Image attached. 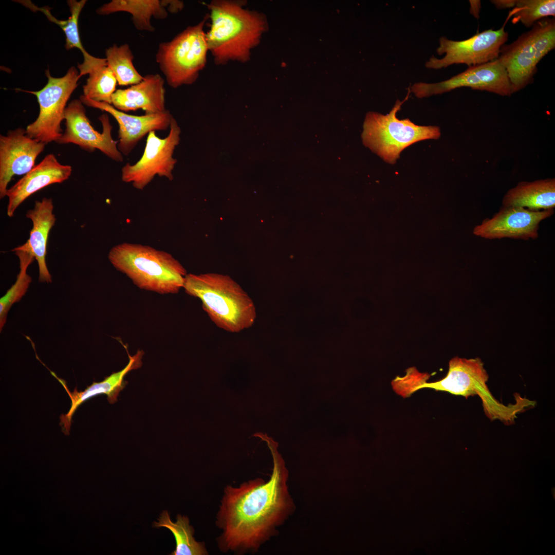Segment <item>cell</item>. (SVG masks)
Wrapping results in <instances>:
<instances>
[{"label": "cell", "mask_w": 555, "mask_h": 555, "mask_svg": "<svg viewBox=\"0 0 555 555\" xmlns=\"http://www.w3.org/2000/svg\"><path fill=\"white\" fill-rule=\"evenodd\" d=\"M261 438L272 456V473L267 482L257 477L225 487L215 520L221 531L217 545L224 553H255L278 533L295 508L288 491V472L276 447L272 440Z\"/></svg>", "instance_id": "6da1fadb"}, {"label": "cell", "mask_w": 555, "mask_h": 555, "mask_svg": "<svg viewBox=\"0 0 555 555\" xmlns=\"http://www.w3.org/2000/svg\"><path fill=\"white\" fill-rule=\"evenodd\" d=\"M208 7L211 24L206 39L216 63L249 60L265 30L263 15L239 2L214 1Z\"/></svg>", "instance_id": "7a4b0ae2"}, {"label": "cell", "mask_w": 555, "mask_h": 555, "mask_svg": "<svg viewBox=\"0 0 555 555\" xmlns=\"http://www.w3.org/2000/svg\"><path fill=\"white\" fill-rule=\"evenodd\" d=\"M183 288L199 299L211 321L233 333L251 327L256 317L254 302L230 276L215 273L187 274Z\"/></svg>", "instance_id": "3957f363"}, {"label": "cell", "mask_w": 555, "mask_h": 555, "mask_svg": "<svg viewBox=\"0 0 555 555\" xmlns=\"http://www.w3.org/2000/svg\"><path fill=\"white\" fill-rule=\"evenodd\" d=\"M108 258L117 270L141 289L166 294L177 293L183 288L187 271L166 251L124 242L113 246Z\"/></svg>", "instance_id": "277c9868"}, {"label": "cell", "mask_w": 555, "mask_h": 555, "mask_svg": "<svg viewBox=\"0 0 555 555\" xmlns=\"http://www.w3.org/2000/svg\"><path fill=\"white\" fill-rule=\"evenodd\" d=\"M430 375L420 373L416 367L410 370L403 381V390L408 397L422 388L448 392L466 398L478 395L483 402L485 413L491 419L499 418L507 406L495 399L490 393L487 382L488 375L484 363L478 358L466 359L458 357L451 359L448 372L440 380L427 382Z\"/></svg>", "instance_id": "5b68a950"}, {"label": "cell", "mask_w": 555, "mask_h": 555, "mask_svg": "<svg viewBox=\"0 0 555 555\" xmlns=\"http://www.w3.org/2000/svg\"><path fill=\"white\" fill-rule=\"evenodd\" d=\"M397 100L386 115L371 112L366 115L362 134L364 144L385 162L394 164L401 152L406 147L419 141L437 139L440 131L436 126H420L409 119L400 120L397 113L409 98Z\"/></svg>", "instance_id": "8992f818"}, {"label": "cell", "mask_w": 555, "mask_h": 555, "mask_svg": "<svg viewBox=\"0 0 555 555\" xmlns=\"http://www.w3.org/2000/svg\"><path fill=\"white\" fill-rule=\"evenodd\" d=\"M207 18L159 44L156 61L170 87L192 84L205 67L209 51L203 29Z\"/></svg>", "instance_id": "52a82bcc"}, {"label": "cell", "mask_w": 555, "mask_h": 555, "mask_svg": "<svg viewBox=\"0 0 555 555\" xmlns=\"http://www.w3.org/2000/svg\"><path fill=\"white\" fill-rule=\"evenodd\" d=\"M555 47V21L548 17L536 22L514 42L503 45L498 60L504 66L512 94L532 83L536 66Z\"/></svg>", "instance_id": "ba28073f"}, {"label": "cell", "mask_w": 555, "mask_h": 555, "mask_svg": "<svg viewBox=\"0 0 555 555\" xmlns=\"http://www.w3.org/2000/svg\"><path fill=\"white\" fill-rule=\"evenodd\" d=\"M45 73L47 83L41 90H21L35 95L39 105V115L27 126L26 134L46 144L56 142L62 135L61 123L67 103L77 87L80 78L79 72L73 66L60 78L52 77L48 69Z\"/></svg>", "instance_id": "9c48e42d"}, {"label": "cell", "mask_w": 555, "mask_h": 555, "mask_svg": "<svg viewBox=\"0 0 555 555\" xmlns=\"http://www.w3.org/2000/svg\"><path fill=\"white\" fill-rule=\"evenodd\" d=\"M512 15L511 11L500 29L486 30L465 40L456 41L441 37L436 51L438 54L445 55L441 59L432 56L426 62L425 66L439 69L452 64H464L470 67L497 59L502 47L508 40L505 26Z\"/></svg>", "instance_id": "30bf717a"}, {"label": "cell", "mask_w": 555, "mask_h": 555, "mask_svg": "<svg viewBox=\"0 0 555 555\" xmlns=\"http://www.w3.org/2000/svg\"><path fill=\"white\" fill-rule=\"evenodd\" d=\"M168 135L161 138L155 131L150 132L146 141L143 153L139 160L134 164L129 163L121 169V179L126 183L143 190L156 175L172 180L176 160L173 155L180 140V129L173 118Z\"/></svg>", "instance_id": "8fae6325"}, {"label": "cell", "mask_w": 555, "mask_h": 555, "mask_svg": "<svg viewBox=\"0 0 555 555\" xmlns=\"http://www.w3.org/2000/svg\"><path fill=\"white\" fill-rule=\"evenodd\" d=\"M98 119L102 125V133L91 125L82 101L80 99L73 100L65 109V131L55 142L73 143L88 152L97 149L114 161H123V155L117 147L118 141L112 136L113 127L108 115L104 113Z\"/></svg>", "instance_id": "7c38bea8"}, {"label": "cell", "mask_w": 555, "mask_h": 555, "mask_svg": "<svg viewBox=\"0 0 555 555\" xmlns=\"http://www.w3.org/2000/svg\"><path fill=\"white\" fill-rule=\"evenodd\" d=\"M484 90L503 96L512 94L507 71L498 59L469 67L465 71L440 82L416 83L411 91L418 98L441 94L460 87Z\"/></svg>", "instance_id": "4fadbf2b"}, {"label": "cell", "mask_w": 555, "mask_h": 555, "mask_svg": "<svg viewBox=\"0 0 555 555\" xmlns=\"http://www.w3.org/2000/svg\"><path fill=\"white\" fill-rule=\"evenodd\" d=\"M554 209L532 211L517 207L503 206L491 218L474 227V235L487 239L509 238L535 239L540 223L550 217Z\"/></svg>", "instance_id": "5bb4252c"}, {"label": "cell", "mask_w": 555, "mask_h": 555, "mask_svg": "<svg viewBox=\"0 0 555 555\" xmlns=\"http://www.w3.org/2000/svg\"><path fill=\"white\" fill-rule=\"evenodd\" d=\"M46 144L29 136L21 127L0 135V198L6 195L13 176L25 175L34 166Z\"/></svg>", "instance_id": "9a60e30c"}, {"label": "cell", "mask_w": 555, "mask_h": 555, "mask_svg": "<svg viewBox=\"0 0 555 555\" xmlns=\"http://www.w3.org/2000/svg\"><path fill=\"white\" fill-rule=\"evenodd\" d=\"M80 100L84 105L105 112L116 119L119 125L117 147L120 153L125 156L146 134L152 131L167 130L173 118L168 110L160 113L136 116L120 111L112 104L90 100L83 95L80 96Z\"/></svg>", "instance_id": "2e32d148"}, {"label": "cell", "mask_w": 555, "mask_h": 555, "mask_svg": "<svg viewBox=\"0 0 555 555\" xmlns=\"http://www.w3.org/2000/svg\"><path fill=\"white\" fill-rule=\"evenodd\" d=\"M71 173L70 165L61 163L53 154L47 155L39 164L7 189L6 195L8 198L7 215L12 217L16 209L30 196L47 186L67 180Z\"/></svg>", "instance_id": "e0dca14e"}, {"label": "cell", "mask_w": 555, "mask_h": 555, "mask_svg": "<svg viewBox=\"0 0 555 555\" xmlns=\"http://www.w3.org/2000/svg\"><path fill=\"white\" fill-rule=\"evenodd\" d=\"M128 355L129 361L123 369L112 373L101 382H93L83 391L79 392L77 388H75L73 392H70L64 380L58 378L53 372H50L63 385L71 401V406L67 413L62 414L60 417V425L64 434H69L73 414L78 408L87 399L98 395L105 394L110 404L117 401L120 391L127 384V381L124 380L126 375L131 371L139 368L142 365L141 358L143 355L142 350H138L133 356Z\"/></svg>", "instance_id": "ac0fdd59"}, {"label": "cell", "mask_w": 555, "mask_h": 555, "mask_svg": "<svg viewBox=\"0 0 555 555\" xmlns=\"http://www.w3.org/2000/svg\"><path fill=\"white\" fill-rule=\"evenodd\" d=\"M164 80L159 74L143 76L137 84L117 89L112 97V105L123 112L142 109L145 114L164 112Z\"/></svg>", "instance_id": "d6986e66"}, {"label": "cell", "mask_w": 555, "mask_h": 555, "mask_svg": "<svg viewBox=\"0 0 555 555\" xmlns=\"http://www.w3.org/2000/svg\"><path fill=\"white\" fill-rule=\"evenodd\" d=\"M53 208L52 198L44 197L36 200L33 208L26 213V217L32 221V228L25 243L38 262L39 281L41 283L52 282L45 258L49 234L56 221Z\"/></svg>", "instance_id": "ffe728a7"}, {"label": "cell", "mask_w": 555, "mask_h": 555, "mask_svg": "<svg viewBox=\"0 0 555 555\" xmlns=\"http://www.w3.org/2000/svg\"><path fill=\"white\" fill-rule=\"evenodd\" d=\"M502 205L532 211L554 209L555 179L520 182L507 192L502 199Z\"/></svg>", "instance_id": "44dd1931"}, {"label": "cell", "mask_w": 555, "mask_h": 555, "mask_svg": "<svg viewBox=\"0 0 555 555\" xmlns=\"http://www.w3.org/2000/svg\"><path fill=\"white\" fill-rule=\"evenodd\" d=\"M96 12L101 15L118 12L129 13L137 30L149 32L155 30L151 24L152 17L163 20L168 16V11L161 0H113L100 6Z\"/></svg>", "instance_id": "7402d4cb"}, {"label": "cell", "mask_w": 555, "mask_h": 555, "mask_svg": "<svg viewBox=\"0 0 555 555\" xmlns=\"http://www.w3.org/2000/svg\"><path fill=\"white\" fill-rule=\"evenodd\" d=\"M158 522H154L153 526L158 528L164 527L170 530L174 536L176 547L171 555H207L208 552L205 544L197 542L193 535L194 529L190 525L188 516L177 514L176 522H173L168 511L160 514Z\"/></svg>", "instance_id": "603a6c76"}, {"label": "cell", "mask_w": 555, "mask_h": 555, "mask_svg": "<svg viewBox=\"0 0 555 555\" xmlns=\"http://www.w3.org/2000/svg\"><path fill=\"white\" fill-rule=\"evenodd\" d=\"M20 261V272L14 284L0 299V330L4 326L8 313L13 304L20 301L26 293L32 281L27 271L34 257L28 246L24 243L13 250Z\"/></svg>", "instance_id": "cb8c5ba5"}, {"label": "cell", "mask_w": 555, "mask_h": 555, "mask_svg": "<svg viewBox=\"0 0 555 555\" xmlns=\"http://www.w3.org/2000/svg\"><path fill=\"white\" fill-rule=\"evenodd\" d=\"M86 1L69 0L67 1L70 9V16L66 20H59L53 16L47 8H37L43 12L51 22L58 25L64 31L66 35L65 48L69 50L77 48L82 52L84 60L81 64H78V68L85 69L94 61L96 57L89 54L83 47L79 33L78 20L80 13L85 6Z\"/></svg>", "instance_id": "d4e9b609"}, {"label": "cell", "mask_w": 555, "mask_h": 555, "mask_svg": "<svg viewBox=\"0 0 555 555\" xmlns=\"http://www.w3.org/2000/svg\"><path fill=\"white\" fill-rule=\"evenodd\" d=\"M105 59L120 86L133 85L140 82L143 77L135 67L134 55L127 43L114 44L106 49Z\"/></svg>", "instance_id": "484cf974"}, {"label": "cell", "mask_w": 555, "mask_h": 555, "mask_svg": "<svg viewBox=\"0 0 555 555\" xmlns=\"http://www.w3.org/2000/svg\"><path fill=\"white\" fill-rule=\"evenodd\" d=\"M83 86V96L100 102L112 104V97L116 89L117 81L105 58L93 67Z\"/></svg>", "instance_id": "4316f807"}, {"label": "cell", "mask_w": 555, "mask_h": 555, "mask_svg": "<svg viewBox=\"0 0 555 555\" xmlns=\"http://www.w3.org/2000/svg\"><path fill=\"white\" fill-rule=\"evenodd\" d=\"M513 23L521 22L530 27L536 22L555 15L554 0H516L512 10Z\"/></svg>", "instance_id": "83f0119b"}, {"label": "cell", "mask_w": 555, "mask_h": 555, "mask_svg": "<svg viewBox=\"0 0 555 555\" xmlns=\"http://www.w3.org/2000/svg\"><path fill=\"white\" fill-rule=\"evenodd\" d=\"M161 3L167 11L172 13L177 12L183 7V3L179 1L161 0Z\"/></svg>", "instance_id": "f1b7e54d"}, {"label": "cell", "mask_w": 555, "mask_h": 555, "mask_svg": "<svg viewBox=\"0 0 555 555\" xmlns=\"http://www.w3.org/2000/svg\"><path fill=\"white\" fill-rule=\"evenodd\" d=\"M491 2L498 9H506L514 8L516 0H493L491 1Z\"/></svg>", "instance_id": "f546056e"}, {"label": "cell", "mask_w": 555, "mask_h": 555, "mask_svg": "<svg viewBox=\"0 0 555 555\" xmlns=\"http://www.w3.org/2000/svg\"><path fill=\"white\" fill-rule=\"evenodd\" d=\"M470 5V12L476 18H478L479 17V12L481 8V3L480 1L471 0L469 1Z\"/></svg>", "instance_id": "4dcf8cb0"}]
</instances>
